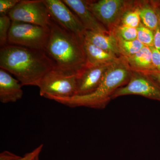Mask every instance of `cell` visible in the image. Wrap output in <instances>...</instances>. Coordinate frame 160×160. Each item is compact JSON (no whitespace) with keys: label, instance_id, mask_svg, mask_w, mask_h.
I'll use <instances>...</instances> for the list:
<instances>
[{"label":"cell","instance_id":"6da1fadb","mask_svg":"<svg viewBox=\"0 0 160 160\" xmlns=\"http://www.w3.org/2000/svg\"><path fill=\"white\" fill-rule=\"evenodd\" d=\"M44 50L7 45L0 50V67L13 74L22 86H38L48 72L56 66Z\"/></svg>","mask_w":160,"mask_h":160},{"label":"cell","instance_id":"7a4b0ae2","mask_svg":"<svg viewBox=\"0 0 160 160\" xmlns=\"http://www.w3.org/2000/svg\"><path fill=\"white\" fill-rule=\"evenodd\" d=\"M50 34L45 52L58 68L78 75L86 65L82 38L52 20Z\"/></svg>","mask_w":160,"mask_h":160},{"label":"cell","instance_id":"3957f363","mask_svg":"<svg viewBox=\"0 0 160 160\" xmlns=\"http://www.w3.org/2000/svg\"><path fill=\"white\" fill-rule=\"evenodd\" d=\"M132 73V70L126 59L121 57L112 64L99 86L92 93L59 99L55 101L71 108L86 107L96 109H105L112 99L115 91L128 83Z\"/></svg>","mask_w":160,"mask_h":160},{"label":"cell","instance_id":"277c9868","mask_svg":"<svg viewBox=\"0 0 160 160\" xmlns=\"http://www.w3.org/2000/svg\"><path fill=\"white\" fill-rule=\"evenodd\" d=\"M38 87L40 95L49 99L71 98L76 95L77 75L66 72L56 66L43 76Z\"/></svg>","mask_w":160,"mask_h":160},{"label":"cell","instance_id":"5b68a950","mask_svg":"<svg viewBox=\"0 0 160 160\" xmlns=\"http://www.w3.org/2000/svg\"><path fill=\"white\" fill-rule=\"evenodd\" d=\"M50 32L49 27L12 21L8 43L10 45L45 51Z\"/></svg>","mask_w":160,"mask_h":160},{"label":"cell","instance_id":"8992f818","mask_svg":"<svg viewBox=\"0 0 160 160\" xmlns=\"http://www.w3.org/2000/svg\"><path fill=\"white\" fill-rule=\"evenodd\" d=\"M90 11L110 32L121 24L123 14L134 6L135 1L125 0L86 1Z\"/></svg>","mask_w":160,"mask_h":160},{"label":"cell","instance_id":"52a82bcc","mask_svg":"<svg viewBox=\"0 0 160 160\" xmlns=\"http://www.w3.org/2000/svg\"><path fill=\"white\" fill-rule=\"evenodd\" d=\"M8 15L12 21L49 27L52 18L44 1H20Z\"/></svg>","mask_w":160,"mask_h":160},{"label":"cell","instance_id":"ba28073f","mask_svg":"<svg viewBox=\"0 0 160 160\" xmlns=\"http://www.w3.org/2000/svg\"><path fill=\"white\" fill-rule=\"evenodd\" d=\"M129 95L142 96L160 102V86L146 73L132 70L129 82L115 91L112 99Z\"/></svg>","mask_w":160,"mask_h":160},{"label":"cell","instance_id":"9c48e42d","mask_svg":"<svg viewBox=\"0 0 160 160\" xmlns=\"http://www.w3.org/2000/svg\"><path fill=\"white\" fill-rule=\"evenodd\" d=\"M51 15L55 22L66 30L72 32L82 38L86 29L79 18L73 14L62 1L44 0Z\"/></svg>","mask_w":160,"mask_h":160},{"label":"cell","instance_id":"30bf717a","mask_svg":"<svg viewBox=\"0 0 160 160\" xmlns=\"http://www.w3.org/2000/svg\"><path fill=\"white\" fill-rule=\"evenodd\" d=\"M112 64L86 66L77 75L76 96L86 95L93 92L99 86L106 72Z\"/></svg>","mask_w":160,"mask_h":160},{"label":"cell","instance_id":"8fae6325","mask_svg":"<svg viewBox=\"0 0 160 160\" xmlns=\"http://www.w3.org/2000/svg\"><path fill=\"white\" fill-rule=\"evenodd\" d=\"M62 1L66 6L75 12L86 30L102 33L110 32L98 21L89 10L86 1L63 0Z\"/></svg>","mask_w":160,"mask_h":160},{"label":"cell","instance_id":"7c38bea8","mask_svg":"<svg viewBox=\"0 0 160 160\" xmlns=\"http://www.w3.org/2000/svg\"><path fill=\"white\" fill-rule=\"evenodd\" d=\"M9 72L0 69V101L2 103L15 102L22 97V86Z\"/></svg>","mask_w":160,"mask_h":160},{"label":"cell","instance_id":"4fadbf2b","mask_svg":"<svg viewBox=\"0 0 160 160\" xmlns=\"http://www.w3.org/2000/svg\"><path fill=\"white\" fill-rule=\"evenodd\" d=\"M82 42L86 56V66L112 64L120 58L95 46L84 37L82 38Z\"/></svg>","mask_w":160,"mask_h":160},{"label":"cell","instance_id":"5bb4252c","mask_svg":"<svg viewBox=\"0 0 160 160\" xmlns=\"http://www.w3.org/2000/svg\"><path fill=\"white\" fill-rule=\"evenodd\" d=\"M83 37L101 49L118 57H122L119 50L117 38L112 32L102 33L86 30Z\"/></svg>","mask_w":160,"mask_h":160},{"label":"cell","instance_id":"9a60e30c","mask_svg":"<svg viewBox=\"0 0 160 160\" xmlns=\"http://www.w3.org/2000/svg\"><path fill=\"white\" fill-rule=\"evenodd\" d=\"M124 58L132 71L145 73L156 70L152 64V53L150 47L144 46L136 54Z\"/></svg>","mask_w":160,"mask_h":160},{"label":"cell","instance_id":"2e32d148","mask_svg":"<svg viewBox=\"0 0 160 160\" xmlns=\"http://www.w3.org/2000/svg\"><path fill=\"white\" fill-rule=\"evenodd\" d=\"M135 6L139 13L142 24L154 31L159 24L152 1H135Z\"/></svg>","mask_w":160,"mask_h":160},{"label":"cell","instance_id":"e0dca14e","mask_svg":"<svg viewBox=\"0 0 160 160\" xmlns=\"http://www.w3.org/2000/svg\"><path fill=\"white\" fill-rule=\"evenodd\" d=\"M117 38V37H116ZM118 46L121 56L129 57L138 52L144 46L137 39L133 41H125L117 38Z\"/></svg>","mask_w":160,"mask_h":160},{"label":"cell","instance_id":"ac0fdd59","mask_svg":"<svg viewBox=\"0 0 160 160\" xmlns=\"http://www.w3.org/2000/svg\"><path fill=\"white\" fill-rule=\"evenodd\" d=\"M141 23V18L137 8L135 6V1L134 6L129 8L124 13L121 19V25L137 28Z\"/></svg>","mask_w":160,"mask_h":160},{"label":"cell","instance_id":"d6986e66","mask_svg":"<svg viewBox=\"0 0 160 160\" xmlns=\"http://www.w3.org/2000/svg\"><path fill=\"white\" fill-rule=\"evenodd\" d=\"M137 29V39L144 46L150 47L153 46L154 31L144 26L142 22Z\"/></svg>","mask_w":160,"mask_h":160},{"label":"cell","instance_id":"ffe728a7","mask_svg":"<svg viewBox=\"0 0 160 160\" xmlns=\"http://www.w3.org/2000/svg\"><path fill=\"white\" fill-rule=\"evenodd\" d=\"M112 32L117 38L125 41H133L137 39V28L128 27L121 24L117 26Z\"/></svg>","mask_w":160,"mask_h":160},{"label":"cell","instance_id":"44dd1931","mask_svg":"<svg viewBox=\"0 0 160 160\" xmlns=\"http://www.w3.org/2000/svg\"><path fill=\"white\" fill-rule=\"evenodd\" d=\"M12 21L8 15L0 16V46L1 48L7 45L8 35Z\"/></svg>","mask_w":160,"mask_h":160},{"label":"cell","instance_id":"7402d4cb","mask_svg":"<svg viewBox=\"0 0 160 160\" xmlns=\"http://www.w3.org/2000/svg\"><path fill=\"white\" fill-rule=\"evenodd\" d=\"M20 2V0H0L1 16L8 15Z\"/></svg>","mask_w":160,"mask_h":160},{"label":"cell","instance_id":"603a6c76","mask_svg":"<svg viewBox=\"0 0 160 160\" xmlns=\"http://www.w3.org/2000/svg\"><path fill=\"white\" fill-rule=\"evenodd\" d=\"M43 147V144H41L32 151L26 153L24 155V156L21 157L20 158L17 160H34L36 158L39 156Z\"/></svg>","mask_w":160,"mask_h":160},{"label":"cell","instance_id":"cb8c5ba5","mask_svg":"<svg viewBox=\"0 0 160 160\" xmlns=\"http://www.w3.org/2000/svg\"><path fill=\"white\" fill-rule=\"evenodd\" d=\"M152 53V62L156 71L160 72V52L153 46L150 47Z\"/></svg>","mask_w":160,"mask_h":160},{"label":"cell","instance_id":"d4e9b609","mask_svg":"<svg viewBox=\"0 0 160 160\" xmlns=\"http://www.w3.org/2000/svg\"><path fill=\"white\" fill-rule=\"evenodd\" d=\"M21 157L19 156L7 151L3 152L0 154V160H17Z\"/></svg>","mask_w":160,"mask_h":160},{"label":"cell","instance_id":"484cf974","mask_svg":"<svg viewBox=\"0 0 160 160\" xmlns=\"http://www.w3.org/2000/svg\"><path fill=\"white\" fill-rule=\"evenodd\" d=\"M154 37L153 47L160 52V26L159 25L154 31Z\"/></svg>","mask_w":160,"mask_h":160},{"label":"cell","instance_id":"4316f807","mask_svg":"<svg viewBox=\"0 0 160 160\" xmlns=\"http://www.w3.org/2000/svg\"><path fill=\"white\" fill-rule=\"evenodd\" d=\"M145 73L149 75L160 86V72L154 70Z\"/></svg>","mask_w":160,"mask_h":160},{"label":"cell","instance_id":"83f0119b","mask_svg":"<svg viewBox=\"0 0 160 160\" xmlns=\"http://www.w3.org/2000/svg\"><path fill=\"white\" fill-rule=\"evenodd\" d=\"M152 2L153 5H154L155 9L156 12L157 14L158 15V18L159 24V26H160V7L155 5L153 2H152Z\"/></svg>","mask_w":160,"mask_h":160},{"label":"cell","instance_id":"f1b7e54d","mask_svg":"<svg viewBox=\"0 0 160 160\" xmlns=\"http://www.w3.org/2000/svg\"><path fill=\"white\" fill-rule=\"evenodd\" d=\"M155 5L160 7V1H152Z\"/></svg>","mask_w":160,"mask_h":160},{"label":"cell","instance_id":"f546056e","mask_svg":"<svg viewBox=\"0 0 160 160\" xmlns=\"http://www.w3.org/2000/svg\"><path fill=\"white\" fill-rule=\"evenodd\" d=\"M35 160H39V156L36 158L35 159Z\"/></svg>","mask_w":160,"mask_h":160},{"label":"cell","instance_id":"4dcf8cb0","mask_svg":"<svg viewBox=\"0 0 160 160\" xmlns=\"http://www.w3.org/2000/svg\"><path fill=\"white\" fill-rule=\"evenodd\" d=\"M35 159L34 160H35Z\"/></svg>","mask_w":160,"mask_h":160}]
</instances>
